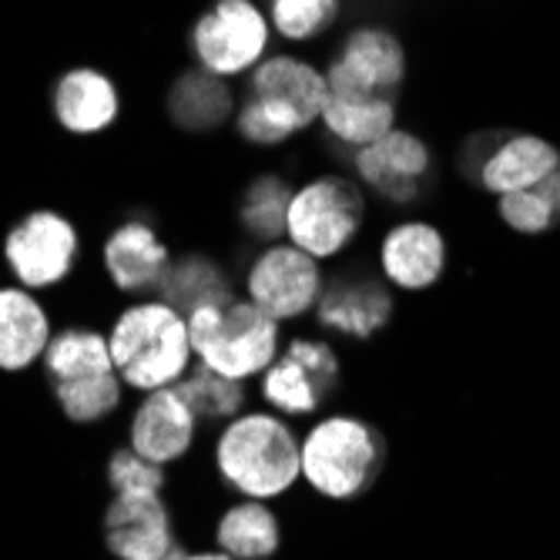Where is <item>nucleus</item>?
Wrapping results in <instances>:
<instances>
[{
	"mask_svg": "<svg viewBox=\"0 0 560 560\" xmlns=\"http://www.w3.org/2000/svg\"><path fill=\"white\" fill-rule=\"evenodd\" d=\"M219 477L248 500H276L302 477V440L282 417L245 413L215 443Z\"/></svg>",
	"mask_w": 560,
	"mask_h": 560,
	"instance_id": "obj_1",
	"label": "nucleus"
},
{
	"mask_svg": "<svg viewBox=\"0 0 560 560\" xmlns=\"http://www.w3.org/2000/svg\"><path fill=\"white\" fill-rule=\"evenodd\" d=\"M121 383L141 393L178 386L191 366L188 319L162 302H138L125 310L108 336Z\"/></svg>",
	"mask_w": 560,
	"mask_h": 560,
	"instance_id": "obj_2",
	"label": "nucleus"
},
{
	"mask_svg": "<svg viewBox=\"0 0 560 560\" xmlns=\"http://www.w3.org/2000/svg\"><path fill=\"white\" fill-rule=\"evenodd\" d=\"M329 84L319 68L299 58H266L256 65L248 101L238 112V131L252 144H279L289 135L310 128L326 112Z\"/></svg>",
	"mask_w": 560,
	"mask_h": 560,
	"instance_id": "obj_3",
	"label": "nucleus"
},
{
	"mask_svg": "<svg viewBox=\"0 0 560 560\" xmlns=\"http://www.w3.org/2000/svg\"><path fill=\"white\" fill-rule=\"evenodd\" d=\"M188 336L201 366L238 383L262 376L279 360V323L252 299L201 305L188 316Z\"/></svg>",
	"mask_w": 560,
	"mask_h": 560,
	"instance_id": "obj_4",
	"label": "nucleus"
},
{
	"mask_svg": "<svg viewBox=\"0 0 560 560\" xmlns=\"http://www.w3.org/2000/svg\"><path fill=\"white\" fill-rule=\"evenodd\" d=\"M383 467V436L360 417H326L302 440V480L326 500L363 497Z\"/></svg>",
	"mask_w": 560,
	"mask_h": 560,
	"instance_id": "obj_5",
	"label": "nucleus"
},
{
	"mask_svg": "<svg viewBox=\"0 0 560 560\" xmlns=\"http://www.w3.org/2000/svg\"><path fill=\"white\" fill-rule=\"evenodd\" d=\"M363 195L346 178H316L302 185L285 215V235L295 248L310 252L316 262L336 259L339 252L355 238L363 225Z\"/></svg>",
	"mask_w": 560,
	"mask_h": 560,
	"instance_id": "obj_6",
	"label": "nucleus"
},
{
	"mask_svg": "<svg viewBox=\"0 0 560 560\" xmlns=\"http://www.w3.org/2000/svg\"><path fill=\"white\" fill-rule=\"evenodd\" d=\"M402 74V44L383 27H363L349 34L339 58L329 65L326 101H339V105H396Z\"/></svg>",
	"mask_w": 560,
	"mask_h": 560,
	"instance_id": "obj_7",
	"label": "nucleus"
},
{
	"mask_svg": "<svg viewBox=\"0 0 560 560\" xmlns=\"http://www.w3.org/2000/svg\"><path fill=\"white\" fill-rule=\"evenodd\" d=\"M269 24L252 0H219L191 31V47L201 61V71L212 74H242L256 68L266 55Z\"/></svg>",
	"mask_w": 560,
	"mask_h": 560,
	"instance_id": "obj_8",
	"label": "nucleus"
},
{
	"mask_svg": "<svg viewBox=\"0 0 560 560\" xmlns=\"http://www.w3.org/2000/svg\"><path fill=\"white\" fill-rule=\"evenodd\" d=\"M248 299L266 310L276 323L299 319L323 295L319 262L295 245H269L248 269Z\"/></svg>",
	"mask_w": 560,
	"mask_h": 560,
	"instance_id": "obj_9",
	"label": "nucleus"
},
{
	"mask_svg": "<svg viewBox=\"0 0 560 560\" xmlns=\"http://www.w3.org/2000/svg\"><path fill=\"white\" fill-rule=\"evenodd\" d=\"M4 256L24 289L58 285L74 269L78 229L58 212H31L11 229Z\"/></svg>",
	"mask_w": 560,
	"mask_h": 560,
	"instance_id": "obj_10",
	"label": "nucleus"
},
{
	"mask_svg": "<svg viewBox=\"0 0 560 560\" xmlns=\"http://www.w3.org/2000/svg\"><path fill=\"white\" fill-rule=\"evenodd\" d=\"M105 540L118 560H162L178 547L162 493H115L105 511Z\"/></svg>",
	"mask_w": 560,
	"mask_h": 560,
	"instance_id": "obj_11",
	"label": "nucleus"
},
{
	"mask_svg": "<svg viewBox=\"0 0 560 560\" xmlns=\"http://www.w3.org/2000/svg\"><path fill=\"white\" fill-rule=\"evenodd\" d=\"M198 417L178 393V386L148 393L131 420V450L141 453L151 464H175L195 443Z\"/></svg>",
	"mask_w": 560,
	"mask_h": 560,
	"instance_id": "obj_12",
	"label": "nucleus"
},
{
	"mask_svg": "<svg viewBox=\"0 0 560 560\" xmlns=\"http://www.w3.org/2000/svg\"><path fill=\"white\" fill-rule=\"evenodd\" d=\"M393 316V295L376 276H336L323 285L316 302V319L323 329L373 339Z\"/></svg>",
	"mask_w": 560,
	"mask_h": 560,
	"instance_id": "obj_13",
	"label": "nucleus"
},
{
	"mask_svg": "<svg viewBox=\"0 0 560 560\" xmlns=\"http://www.w3.org/2000/svg\"><path fill=\"white\" fill-rule=\"evenodd\" d=\"M355 172L386 201L410 206L420 195V182L430 172V148L410 131H389L386 138L355 151Z\"/></svg>",
	"mask_w": 560,
	"mask_h": 560,
	"instance_id": "obj_14",
	"label": "nucleus"
},
{
	"mask_svg": "<svg viewBox=\"0 0 560 560\" xmlns=\"http://www.w3.org/2000/svg\"><path fill=\"white\" fill-rule=\"evenodd\" d=\"M383 276L399 289H430L446 266V242L443 235L427 222H402L389 229L380 248Z\"/></svg>",
	"mask_w": 560,
	"mask_h": 560,
	"instance_id": "obj_15",
	"label": "nucleus"
},
{
	"mask_svg": "<svg viewBox=\"0 0 560 560\" xmlns=\"http://www.w3.org/2000/svg\"><path fill=\"white\" fill-rule=\"evenodd\" d=\"M105 269L121 292H148L162 289L172 269V256L151 225L125 222L105 242Z\"/></svg>",
	"mask_w": 560,
	"mask_h": 560,
	"instance_id": "obj_16",
	"label": "nucleus"
},
{
	"mask_svg": "<svg viewBox=\"0 0 560 560\" xmlns=\"http://www.w3.org/2000/svg\"><path fill=\"white\" fill-rule=\"evenodd\" d=\"M50 342V323L27 289H0V370L21 373Z\"/></svg>",
	"mask_w": 560,
	"mask_h": 560,
	"instance_id": "obj_17",
	"label": "nucleus"
},
{
	"mask_svg": "<svg viewBox=\"0 0 560 560\" xmlns=\"http://www.w3.org/2000/svg\"><path fill=\"white\" fill-rule=\"evenodd\" d=\"M55 115L74 135H94L108 128L118 115L115 84L91 68L68 71L55 88Z\"/></svg>",
	"mask_w": 560,
	"mask_h": 560,
	"instance_id": "obj_18",
	"label": "nucleus"
},
{
	"mask_svg": "<svg viewBox=\"0 0 560 560\" xmlns=\"http://www.w3.org/2000/svg\"><path fill=\"white\" fill-rule=\"evenodd\" d=\"M557 165H560V155L550 141L534 138V135H517L493 148V155L487 159L480 172V182L487 191H497V195L524 191V188L540 185Z\"/></svg>",
	"mask_w": 560,
	"mask_h": 560,
	"instance_id": "obj_19",
	"label": "nucleus"
},
{
	"mask_svg": "<svg viewBox=\"0 0 560 560\" xmlns=\"http://www.w3.org/2000/svg\"><path fill=\"white\" fill-rule=\"evenodd\" d=\"M40 360H44V373L50 383H74V380L115 373L108 336H101L97 329H84V326H71V329H61L58 336H50Z\"/></svg>",
	"mask_w": 560,
	"mask_h": 560,
	"instance_id": "obj_20",
	"label": "nucleus"
},
{
	"mask_svg": "<svg viewBox=\"0 0 560 560\" xmlns=\"http://www.w3.org/2000/svg\"><path fill=\"white\" fill-rule=\"evenodd\" d=\"M219 550L232 560H269L279 550V517L269 511L266 500H245L222 514L215 530Z\"/></svg>",
	"mask_w": 560,
	"mask_h": 560,
	"instance_id": "obj_21",
	"label": "nucleus"
},
{
	"mask_svg": "<svg viewBox=\"0 0 560 560\" xmlns=\"http://www.w3.org/2000/svg\"><path fill=\"white\" fill-rule=\"evenodd\" d=\"M168 112L185 131H209L232 115V91L212 71H188L168 94Z\"/></svg>",
	"mask_w": 560,
	"mask_h": 560,
	"instance_id": "obj_22",
	"label": "nucleus"
},
{
	"mask_svg": "<svg viewBox=\"0 0 560 560\" xmlns=\"http://www.w3.org/2000/svg\"><path fill=\"white\" fill-rule=\"evenodd\" d=\"M162 299L188 319L195 310H201V305L232 302V282L219 262H212L206 256H188L168 269V276L162 282Z\"/></svg>",
	"mask_w": 560,
	"mask_h": 560,
	"instance_id": "obj_23",
	"label": "nucleus"
},
{
	"mask_svg": "<svg viewBox=\"0 0 560 560\" xmlns=\"http://www.w3.org/2000/svg\"><path fill=\"white\" fill-rule=\"evenodd\" d=\"M262 399L285 417H313L326 402L310 370L295 363L292 355H282L262 373Z\"/></svg>",
	"mask_w": 560,
	"mask_h": 560,
	"instance_id": "obj_24",
	"label": "nucleus"
},
{
	"mask_svg": "<svg viewBox=\"0 0 560 560\" xmlns=\"http://www.w3.org/2000/svg\"><path fill=\"white\" fill-rule=\"evenodd\" d=\"M178 393L191 406V413L198 420H206V423L235 420L238 410L245 406V389H242L238 380H229V376L201 366V363L178 383Z\"/></svg>",
	"mask_w": 560,
	"mask_h": 560,
	"instance_id": "obj_25",
	"label": "nucleus"
},
{
	"mask_svg": "<svg viewBox=\"0 0 560 560\" xmlns=\"http://www.w3.org/2000/svg\"><path fill=\"white\" fill-rule=\"evenodd\" d=\"M292 195L295 191L276 175H262L259 182H252V188L242 198V225L256 238L276 242L279 235H285V215Z\"/></svg>",
	"mask_w": 560,
	"mask_h": 560,
	"instance_id": "obj_26",
	"label": "nucleus"
},
{
	"mask_svg": "<svg viewBox=\"0 0 560 560\" xmlns=\"http://www.w3.org/2000/svg\"><path fill=\"white\" fill-rule=\"evenodd\" d=\"M55 399L68 420L97 423L121 402V376L105 373V376L74 380V383H55Z\"/></svg>",
	"mask_w": 560,
	"mask_h": 560,
	"instance_id": "obj_27",
	"label": "nucleus"
},
{
	"mask_svg": "<svg viewBox=\"0 0 560 560\" xmlns=\"http://www.w3.org/2000/svg\"><path fill=\"white\" fill-rule=\"evenodd\" d=\"M336 14L339 0H272V21L289 40H310L323 34Z\"/></svg>",
	"mask_w": 560,
	"mask_h": 560,
	"instance_id": "obj_28",
	"label": "nucleus"
},
{
	"mask_svg": "<svg viewBox=\"0 0 560 560\" xmlns=\"http://www.w3.org/2000/svg\"><path fill=\"white\" fill-rule=\"evenodd\" d=\"M108 483L115 493H162L165 470L135 450H118L108 464Z\"/></svg>",
	"mask_w": 560,
	"mask_h": 560,
	"instance_id": "obj_29",
	"label": "nucleus"
},
{
	"mask_svg": "<svg viewBox=\"0 0 560 560\" xmlns=\"http://www.w3.org/2000/svg\"><path fill=\"white\" fill-rule=\"evenodd\" d=\"M500 219L511 225L514 232H524V235H540L550 225H557L553 209L547 206L544 195L537 188L500 195Z\"/></svg>",
	"mask_w": 560,
	"mask_h": 560,
	"instance_id": "obj_30",
	"label": "nucleus"
},
{
	"mask_svg": "<svg viewBox=\"0 0 560 560\" xmlns=\"http://www.w3.org/2000/svg\"><path fill=\"white\" fill-rule=\"evenodd\" d=\"M285 355H292L295 363H302L310 370V376L316 380L319 393L329 399L339 386V355L332 352L329 342H316V339H292L285 346Z\"/></svg>",
	"mask_w": 560,
	"mask_h": 560,
	"instance_id": "obj_31",
	"label": "nucleus"
},
{
	"mask_svg": "<svg viewBox=\"0 0 560 560\" xmlns=\"http://www.w3.org/2000/svg\"><path fill=\"white\" fill-rule=\"evenodd\" d=\"M540 195H544V201H547V206L553 209V215H557V222H560V165L540 182V185H534Z\"/></svg>",
	"mask_w": 560,
	"mask_h": 560,
	"instance_id": "obj_32",
	"label": "nucleus"
},
{
	"mask_svg": "<svg viewBox=\"0 0 560 560\" xmlns=\"http://www.w3.org/2000/svg\"><path fill=\"white\" fill-rule=\"evenodd\" d=\"M182 560H232L225 550H198V553H185Z\"/></svg>",
	"mask_w": 560,
	"mask_h": 560,
	"instance_id": "obj_33",
	"label": "nucleus"
},
{
	"mask_svg": "<svg viewBox=\"0 0 560 560\" xmlns=\"http://www.w3.org/2000/svg\"><path fill=\"white\" fill-rule=\"evenodd\" d=\"M182 557H185V547H182V544H178V547H175V550H172V553H165V557H162V560H182Z\"/></svg>",
	"mask_w": 560,
	"mask_h": 560,
	"instance_id": "obj_34",
	"label": "nucleus"
}]
</instances>
